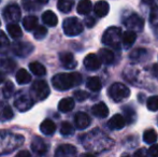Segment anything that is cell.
<instances>
[{"instance_id": "cell-1", "label": "cell", "mask_w": 158, "mask_h": 157, "mask_svg": "<svg viewBox=\"0 0 158 157\" xmlns=\"http://www.w3.org/2000/svg\"><path fill=\"white\" fill-rule=\"evenodd\" d=\"M82 83V76L77 72L59 73L53 76L52 84L57 90H67Z\"/></svg>"}, {"instance_id": "cell-2", "label": "cell", "mask_w": 158, "mask_h": 157, "mask_svg": "<svg viewBox=\"0 0 158 157\" xmlns=\"http://www.w3.org/2000/svg\"><path fill=\"white\" fill-rule=\"evenodd\" d=\"M122 30L118 27H110L104 31L102 36V43L112 48H119L122 43Z\"/></svg>"}, {"instance_id": "cell-3", "label": "cell", "mask_w": 158, "mask_h": 157, "mask_svg": "<svg viewBox=\"0 0 158 157\" xmlns=\"http://www.w3.org/2000/svg\"><path fill=\"white\" fill-rule=\"evenodd\" d=\"M50 87H48V83L43 80H38V81L33 82L31 87H30L31 97L38 101H42L46 99L50 96Z\"/></svg>"}, {"instance_id": "cell-4", "label": "cell", "mask_w": 158, "mask_h": 157, "mask_svg": "<svg viewBox=\"0 0 158 157\" xmlns=\"http://www.w3.org/2000/svg\"><path fill=\"white\" fill-rule=\"evenodd\" d=\"M108 94L113 101L121 102L130 96V89L122 83H114L110 86Z\"/></svg>"}, {"instance_id": "cell-5", "label": "cell", "mask_w": 158, "mask_h": 157, "mask_svg": "<svg viewBox=\"0 0 158 157\" xmlns=\"http://www.w3.org/2000/svg\"><path fill=\"white\" fill-rule=\"evenodd\" d=\"M64 32L69 37H74L83 31V24L77 17H69L64 21Z\"/></svg>"}, {"instance_id": "cell-6", "label": "cell", "mask_w": 158, "mask_h": 157, "mask_svg": "<svg viewBox=\"0 0 158 157\" xmlns=\"http://www.w3.org/2000/svg\"><path fill=\"white\" fill-rule=\"evenodd\" d=\"M33 99L31 96L25 94V93H19L17 94L16 98L14 100V105L16 107V109L21 112H26L28 110H30L33 105Z\"/></svg>"}, {"instance_id": "cell-7", "label": "cell", "mask_w": 158, "mask_h": 157, "mask_svg": "<svg viewBox=\"0 0 158 157\" xmlns=\"http://www.w3.org/2000/svg\"><path fill=\"white\" fill-rule=\"evenodd\" d=\"M12 52L16 56L26 57L33 52V45L29 42H14L12 44Z\"/></svg>"}, {"instance_id": "cell-8", "label": "cell", "mask_w": 158, "mask_h": 157, "mask_svg": "<svg viewBox=\"0 0 158 157\" xmlns=\"http://www.w3.org/2000/svg\"><path fill=\"white\" fill-rule=\"evenodd\" d=\"M3 16L10 23H16L21 19V9L17 4H10L3 10Z\"/></svg>"}, {"instance_id": "cell-9", "label": "cell", "mask_w": 158, "mask_h": 157, "mask_svg": "<svg viewBox=\"0 0 158 157\" xmlns=\"http://www.w3.org/2000/svg\"><path fill=\"white\" fill-rule=\"evenodd\" d=\"M125 25L131 31H141L143 29L144 21L138 14H131L129 17H127L125 21Z\"/></svg>"}, {"instance_id": "cell-10", "label": "cell", "mask_w": 158, "mask_h": 157, "mask_svg": "<svg viewBox=\"0 0 158 157\" xmlns=\"http://www.w3.org/2000/svg\"><path fill=\"white\" fill-rule=\"evenodd\" d=\"M77 149L71 144L59 145L55 152V157H77Z\"/></svg>"}, {"instance_id": "cell-11", "label": "cell", "mask_w": 158, "mask_h": 157, "mask_svg": "<svg viewBox=\"0 0 158 157\" xmlns=\"http://www.w3.org/2000/svg\"><path fill=\"white\" fill-rule=\"evenodd\" d=\"M31 150L39 155H43L48 152V144H46L43 141V139L40 138V137H35L31 142Z\"/></svg>"}, {"instance_id": "cell-12", "label": "cell", "mask_w": 158, "mask_h": 157, "mask_svg": "<svg viewBox=\"0 0 158 157\" xmlns=\"http://www.w3.org/2000/svg\"><path fill=\"white\" fill-rule=\"evenodd\" d=\"M101 61H100L99 57L96 54H88L87 56L84 58V66L87 70H90V71H95V70H98L100 68V65H101Z\"/></svg>"}, {"instance_id": "cell-13", "label": "cell", "mask_w": 158, "mask_h": 157, "mask_svg": "<svg viewBox=\"0 0 158 157\" xmlns=\"http://www.w3.org/2000/svg\"><path fill=\"white\" fill-rule=\"evenodd\" d=\"M59 60L63 64V66L66 69H74L77 67V60L74 59L73 55L69 52H64L60 53L59 55Z\"/></svg>"}, {"instance_id": "cell-14", "label": "cell", "mask_w": 158, "mask_h": 157, "mask_svg": "<svg viewBox=\"0 0 158 157\" xmlns=\"http://www.w3.org/2000/svg\"><path fill=\"white\" fill-rule=\"evenodd\" d=\"M125 125H126V121H125V118H124V116L121 115V114H115V115H113L108 122L109 128L112 130L123 129V128L125 127Z\"/></svg>"}, {"instance_id": "cell-15", "label": "cell", "mask_w": 158, "mask_h": 157, "mask_svg": "<svg viewBox=\"0 0 158 157\" xmlns=\"http://www.w3.org/2000/svg\"><path fill=\"white\" fill-rule=\"evenodd\" d=\"M74 124L77 129H85L90 125V118L84 112H77L74 116Z\"/></svg>"}, {"instance_id": "cell-16", "label": "cell", "mask_w": 158, "mask_h": 157, "mask_svg": "<svg viewBox=\"0 0 158 157\" xmlns=\"http://www.w3.org/2000/svg\"><path fill=\"white\" fill-rule=\"evenodd\" d=\"M92 113L96 118H104L109 115V109L104 102H99L92 108Z\"/></svg>"}, {"instance_id": "cell-17", "label": "cell", "mask_w": 158, "mask_h": 157, "mask_svg": "<svg viewBox=\"0 0 158 157\" xmlns=\"http://www.w3.org/2000/svg\"><path fill=\"white\" fill-rule=\"evenodd\" d=\"M110 10V6L106 1H98L94 6V12L98 17H104L109 13Z\"/></svg>"}, {"instance_id": "cell-18", "label": "cell", "mask_w": 158, "mask_h": 157, "mask_svg": "<svg viewBox=\"0 0 158 157\" xmlns=\"http://www.w3.org/2000/svg\"><path fill=\"white\" fill-rule=\"evenodd\" d=\"M137 39V34L135 31H131V30H127L126 32H124L122 35V43H123L124 48H129L133 45V43L135 42Z\"/></svg>"}, {"instance_id": "cell-19", "label": "cell", "mask_w": 158, "mask_h": 157, "mask_svg": "<svg viewBox=\"0 0 158 157\" xmlns=\"http://www.w3.org/2000/svg\"><path fill=\"white\" fill-rule=\"evenodd\" d=\"M40 130L42 134H44L45 136H51L55 132L56 130V125L53 121L51 119H44L40 125Z\"/></svg>"}, {"instance_id": "cell-20", "label": "cell", "mask_w": 158, "mask_h": 157, "mask_svg": "<svg viewBox=\"0 0 158 157\" xmlns=\"http://www.w3.org/2000/svg\"><path fill=\"white\" fill-rule=\"evenodd\" d=\"M42 21L45 25L50 26V27H55L58 23V19H57L56 14L52 11H45L42 14Z\"/></svg>"}, {"instance_id": "cell-21", "label": "cell", "mask_w": 158, "mask_h": 157, "mask_svg": "<svg viewBox=\"0 0 158 157\" xmlns=\"http://www.w3.org/2000/svg\"><path fill=\"white\" fill-rule=\"evenodd\" d=\"M99 59L106 65H110L114 61V54L109 48H101L99 51Z\"/></svg>"}, {"instance_id": "cell-22", "label": "cell", "mask_w": 158, "mask_h": 157, "mask_svg": "<svg viewBox=\"0 0 158 157\" xmlns=\"http://www.w3.org/2000/svg\"><path fill=\"white\" fill-rule=\"evenodd\" d=\"M74 108V100L73 98H64L59 101L58 103V110L63 113H67V112H70L71 110Z\"/></svg>"}, {"instance_id": "cell-23", "label": "cell", "mask_w": 158, "mask_h": 157, "mask_svg": "<svg viewBox=\"0 0 158 157\" xmlns=\"http://www.w3.org/2000/svg\"><path fill=\"white\" fill-rule=\"evenodd\" d=\"M0 67L6 72H13L16 68V63L9 57H2L0 59Z\"/></svg>"}, {"instance_id": "cell-24", "label": "cell", "mask_w": 158, "mask_h": 157, "mask_svg": "<svg viewBox=\"0 0 158 157\" xmlns=\"http://www.w3.org/2000/svg\"><path fill=\"white\" fill-rule=\"evenodd\" d=\"M15 78H16V82L19 85H25V84L29 83L31 81V76L26 69H19Z\"/></svg>"}, {"instance_id": "cell-25", "label": "cell", "mask_w": 158, "mask_h": 157, "mask_svg": "<svg viewBox=\"0 0 158 157\" xmlns=\"http://www.w3.org/2000/svg\"><path fill=\"white\" fill-rule=\"evenodd\" d=\"M92 2L90 0H81L77 4V11L79 14L81 15H87L88 13L92 11Z\"/></svg>"}, {"instance_id": "cell-26", "label": "cell", "mask_w": 158, "mask_h": 157, "mask_svg": "<svg viewBox=\"0 0 158 157\" xmlns=\"http://www.w3.org/2000/svg\"><path fill=\"white\" fill-rule=\"evenodd\" d=\"M29 70L32 72L35 76H43L46 73V69L42 64L38 63V61H32L29 64Z\"/></svg>"}, {"instance_id": "cell-27", "label": "cell", "mask_w": 158, "mask_h": 157, "mask_svg": "<svg viewBox=\"0 0 158 157\" xmlns=\"http://www.w3.org/2000/svg\"><path fill=\"white\" fill-rule=\"evenodd\" d=\"M10 51V41L3 31L0 30V55H6Z\"/></svg>"}, {"instance_id": "cell-28", "label": "cell", "mask_w": 158, "mask_h": 157, "mask_svg": "<svg viewBox=\"0 0 158 157\" xmlns=\"http://www.w3.org/2000/svg\"><path fill=\"white\" fill-rule=\"evenodd\" d=\"M23 26L27 31H32L38 26V19L35 16H33V15L26 16L23 19Z\"/></svg>"}, {"instance_id": "cell-29", "label": "cell", "mask_w": 158, "mask_h": 157, "mask_svg": "<svg viewBox=\"0 0 158 157\" xmlns=\"http://www.w3.org/2000/svg\"><path fill=\"white\" fill-rule=\"evenodd\" d=\"M6 30H8L9 35L12 37L13 39H19L23 36V32H22V29L16 23H11L6 26Z\"/></svg>"}, {"instance_id": "cell-30", "label": "cell", "mask_w": 158, "mask_h": 157, "mask_svg": "<svg viewBox=\"0 0 158 157\" xmlns=\"http://www.w3.org/2000/svg\"><path fill=\"white\" fill-rule=\"evenodd\" d=\"M13 110L11 109L10 105H4L2 107H0V122H6L10 121L11 118H13Z\"/></svg>"}, {"instance_id": "cell-31", "label": "cell", "mask_w": 158, "mask_h": 157, "mask_svg": "<svg viewBox=\"0 0 158 157\" xmlns=\"http://www.w3.org/2000/svg\"><path fill=\"white\" fill-rule=\"evenodd\" d=\"M86 86L88 89L93 90V92H99L102 87V84L98 76H92V78H88L87 82H86Z\"/></svg>"}, {"instance_id": "cell-32", "label": "cell", "mask_w": 158, "mask_h": 157, "mask_svg": "<svg viewBox=\"0 0 158 157\" xmlns=\"http://www.w3.org/2000/svg\"><path fill=\"white\" fill-rule=\"evenodd\" d=\"M73 4H74L73 0H58V2H57V8H58V10L61 11V12L68 13L72 10Z\"/></svg>"}, {"instance_id": "cell-33", "label": "cell", "mask_w": 158, "mask_h": 157, "mask_svg": "<svg viewBox=\"0 0 158 157\" xmlns=\"http://www.w3.org/2000/svg\"><path fill=\"white\" fill-rule=\"evenodd\" d=\"M157 134L154 129H148L144 131L143 134V140L145 141V143L148 144H153L157 141Z\"/></svg>"}, {"instance_id": "cell-34", "label": "cell", "mask_w": 158, "mask_h": 157, "mask_svg": "<svg viewBox=\"0 0 158 157\" xmlns=\"http://www.w3.org/2000/svg\"><path fill=\"white\" fill-rule=\"evenodd\" d=\"M14 93V85L11 81H6L4 84L3 88H2V94H3L4 98H11Z\"/></svg>"}, {"instance_id": "cell-35", "label": "cell", "mask_w": 158, "mask_h": 157, "mask_svg": "<svg viewBox=\"0 0 158 157\" xmlns=\"http://www.w3.org/2000/svg\"><path fill=\"white\" fill-rule=\"evenodd\" d=\"M74 132V128L69 122H63L60 126V134L63 136H70Z\"/></svg>"}, {"instance_id": "cell-36", "label": "cell", "mask_w": 158, "mask_h": 157, "mask_svg": "<svg viewBox=\"0 0 158 157\" xmlns=\"http://www.w3.org/2000/svg\"><path fill=\"white\" fill-rule=\"evenodd\" d=\"M46 34H48V29L44 26H37L33 32V37L37 40H41L46 36Z\"/></svg>"}, {"instance_id": "cell-37", "label": "cell", "mask_w": 158, "mask_h": 157, "mask_svg": "<svg viewBox=\"0 0 158 157\" xmlns=\"http://www.w3.org/2000/svg\"><path fill=\"white\" fill-rule=\"evenodd\" d=\"M146 105L150 111H157L158 110V96L150 97L146 101Z\"/></svg>"}, {"instance_id": "cell-38", "label": "cell", "mask_w": 158, "mask_h": 157, "mask_svg": "<svg viewBox=\"0 0 158 157\" xmlns=\"http://www.w3.org/2000/svg\"><path fill=\"white\" fill-rule=\"evenodd\" d=\"M123 111H124V114L126 115L125 121L128 124L132 123V122L135 121V112L133 111L132 109H130V108H124Z\"/></svg>"}, {"instance_id": "cell-39", "label": "cell", "mask_w": 158, "mask_h": 157, "mask_svg": "<svg viewBox=\"0 0 158 157\" xmlns=\"http://www.w3.org/2000/svg\"><path fill=\"white\" fill-rule=\"evenodd\" d=\"M146 54V51L143 48H138V50L133 51L130 54V58L131 59H138V60H141L143 58V56Z\"/></svg>"}, {"instance_id": "cell-40", "label": "cell", "mask_w": 158, "mask_h": 157, "mask_svg": "<svg viewBox=\"0 0 158 157\" xmlns=\"http://www.w3.org/2000/svg\"><path fill=\"white\" fill-rule=\"evenodd\" d=\"M73 96L77 101H84L88 98V94L84 90H77V92H74Z\"/></svg>"}, {"instance_id": "cell-41", "label": "cell", "mask_w": 158, "mask_h": 157, "mask_svg": "<svg viewBox=\"0 0 158 157\" xmlns=\"http://www.w3.org/2000/svg\"><path fill=\"white\" fill-rule=\"evenodd\" d=\"M148 155L151 157H158V144H154L148 150Z\"/></svg>"}, {"instance_id": "cell-42", "label": "cell", "mask_w": 158, "mask_h": 157, "mask_svg": "<svg viewBox=\"0 0 158 157\" xmlns=\"http://www.w3.org/2000/svg\"><path fill=\"white\" fill-rule=\"evenodd\" d=\"M148 153L145 149H140L133 154V157H148Z\"/></svg>"}, {"instance_id": "cell-43", "label": "cell", "mask_w": 158, "mask_h": 157, "mask_svg": "<svg viewBox=\"0 0 158 157\" xmlns=\"http://www.w3.org/2000/svg\"><path fill=\"white\" fill-rule=\"evenodd\" d=\"M96 24V21H95V19L94 17H92V16H88V17H86L85 19V25L87 26V27H93Z\"/></svg>"}, {"instance_id": "cell-44", "label": "cell", "mask_w": 158, "mask_h": 157, "mask_svg": "<svg viewBox=\"0 0 158 157\" xmlns=\"http://www.w3.org/2000/svg\"><path fill=\"white\" fill-rule=\"evenodd\" d=\"M23 6L26 10H32L33 9V4L31 0H23Z\"/></svg>"}, {"instance_id": "cell-45", "label": "cell", "mask_w": 158, "mask_h": 157, "mask_svg": "<svg viewBox=\"0 0 158 157\" xmlns=\"http://www.w3.org/2000/svg\"><path fill=\"white\" fill-rule=\"evenodd\" d=\"M15 157H31V154H30V152L26 151V150H23V151H19Z\"/></svg>"}, {"instance_id": "cell-46", "label": "cell", "mask_w": 158, "mask_h": 157, "mask_svg": "<svg viewBox=\"0 0 158 157\" xmlns=\"http://www.w3.org/2000/svg\"><path fill=\"white\" fill-rule=\"evenodd\" d=\"M153 73H154V76L158 78V65H154V67H153Z\"/></svg>"}, {"instance_id": "cell-47", "label": "cell", "mask_w": 158, "mask_h": 157, "mask_svg": "<svg viewBox=\"0 0 158 157\" xmlns=\"http://www.w3.org/2000/svg\"><path fill=\"white\" fill-rule=\"evenodd\" d=\"M6 81V74L3 73L2 71H0V84L2 83V82Z\"/></svg>"}, {"instance_id": "cell-48", "label": "cell", "mask_w": 158, "mask_h": 157, "mask_svg": "<svg viewBox=\"0 0 158 157\" xmlns=\"http://www.w3.org/2000/svg\"><path fill=\"white\" fill-rule=\"evenodd\" d=\"M153 1H154V0H142V2H143V3L148 4V6H151V4L153 3Z\"/></svg>"}, {"instance_id": "cell-49", "label": "cell", "mask_w": 158, "mask_h": 157, "mask_svg": "<svg viewBox=\"0 0 158 157\" xmlns=\"http://www.w3.org/2000/svg\"><path fill=\"white\" fill-rule=\"evenodd\" d=\"M35 1L38 2V3H41V4H45L48 2V0H35Z\"/></svg>"}, {"instance_id": "cell-50", "label": "cell", "mask_w": 158, "mask_h": 157, "mask_svg": "<svg viewBox=\"0 0 158 157\" xmlns=\"http://www.w3.org/2000/svg\"><path fill=\"white\" fill-rule=\"evenodd\" d=\"M81 157H95V156L90 155V154H84V155H82Z\"/></svg>"}, {"instance_id": "cell-51", "label": "cell", "mask_w": 158, "mask_h": 157, "mask_svg": "<svg viewBox=\"0 0 158 157\" xmlns=\"http://www.w3.org/2000/svg\"><path fill=\"white\" fill-rule=\"evenodd\" d=\"M122 157H130L128 155V154H124V155H122Z\"/></svg>"}, {"instance_id": "cell-52", "label": "cell", "mask_w": 158, "mask_h": 157, "mask_svg": "<svg viewBox=\"0 0 158 157\" xmlns=\"http://www.w3.org/2000/svg\"><path fill=\"white\" fill-rule=\"evenodd\" d=\"M0 25H1V21H0Z\"/></svg>"}]
</instances>
